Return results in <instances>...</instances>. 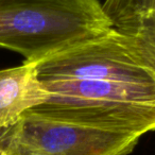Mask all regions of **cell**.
I'll return each instance as SVG.
<instances>
[{
    "instance_id": "6da1fadb",
    "label": "cell",
    "mask_w": 155,
    "mask_h": 155,
    "mask_svg": "<svg viewBox=\"0 0 155 155\" xmlns=\"http://www.w3.org/2000/svg\"><path fill=\"white\" fill-rule=\"evenodd\" d=\"M99 0H0V48L38 63L108 32Z\"/></svg>"
},
{
    "instance_id": "7a4b0ae2",
    "label": "cell",
    "mask_w": 155,
    "mask_h": 155,
    "mask_svg": "<svg viewBox=\"0 0 155 155\" xmlns=\"http://www.w3.org/2000/svg\"><path fill=\"white\" fill-rule=\"evenodd\" d=\"M43 83L48 99L33 114L140 137L155 131V85L106 79Z\"/></svg>"
},
{
    "instance_id": "3957f363",
    "label": "cell",
    "mask_w": 155,
    "mask_h": 155,
    "mask_svg": "<svg viewBox=\"0 0 155 155\" xmlns=\"http://www.w3.org/2000/svg\"><path fill=\"white\" fill-rule=\"evenodd\" d=\"M41 81L106 79L155 85V54L115 28L37 63Z\"/></svg>"
},
{
    "instance_id": "277c9868",
    "label": "cell",
    "mask_w": 155,
    "mask_h": 155,
    "mask_svg": "<svg viewBox=\"0 0 155 155\" xmlns=\"http://www.w3.org/2000/svg\"><path fill=\"white\" fill-rule=\"evenodd\" d=\"M3 131L38 155H129L140 139L134 134L55 120L31 112Z\"/></svg>"
},
{
    "instance_id": "5b68a950",
    "label": "cell",
    "mask_w": 155,
    "mask_h": 155,
    "mask_svg": "<svg viewBox=\"0 0 155 155\" xmlns=\"http://www.w3.org/2000/svg\"><path fill=\"white\" fill-rule=\"evenodd\" d=\"M48 91L38 75L37 63L0 69V130L12 127L25 113L45 103Z\"/></svg>"
},
{
    "instance_id": "8992f818",
    "label": "cell",
    "mask_w": 155,
    "mask_h": 155,
    "mask_svg": "<svg viewBox=\"0 0 155 155\" xmlns=\"http://www.w3.org/2000/svg\"><path fill=\"white\" fill-rule=\"evenodd\" d=\"M102 5L113 28L137 38L155 54V0H105Z\"/></svg>"
},
{
    "instance_id": "52a82bcc",
    "label": "cell",
    "mask_w": 155,
    "mask_h": 155,
    "mask_svg": "<svg viewBox=\"0 0 155 155\" xmlns=\"http://www.w3.org/2000/svg\"><path fill=\"white\" fill-rule=\"evenodd\" d=\"M1 134H0V144L9 150L13 155H38L36 153H33L31 151L27 150L22 146L18 144L16 141H14L3 130H0Z\"/></svg>"
},
{
    "instance_id": "ba28073f",
    "label": "cell",
    "mask_w": 155,
    "mask_h": 155,
    "mask_svg": "<svg viewBox=\"0 0 155 155\" xmlns=\"http://www.w3.org/2000/svg\"><path fill=\"white\" fill-rule=\"evenodd\" d=\"M0 155H13V154H12L11 152H9L7 149H5L1 144H0Z\"/></svg>"
}]
</instances>
